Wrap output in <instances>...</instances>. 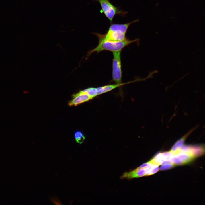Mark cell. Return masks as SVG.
I'll return each mask as SVG.
<instances>
[{"instance_id":"cell-9","label":"cell","mask_w":205,"mask_h":205,"mask_svg":"<svg viewBox=\"0 0 205 205\" xmlns=\"http://www.w3.org/2000/svg\"><path fill=\"white\" fill-rule=\"evenodd\" d=\"M81 91L86 93L93 98L98 95L97 88H89L82 90Z\"/></svg>"},{"instance_id":"cell-10","label":"cell","mask_w":205,"mask_h":205,"mask_svg":"<svg viewBox=\"0 0 205 205\" xmlns=\"http://www.w3.org/2000/svg\"><path fill=\"white\" fill-rule=\"evenodd\" d=\"M176 165L173 163L170 162L164 163L160 168V171L165 170L173 168Z\"/></svg>"},{"instance_id":"cell-8","label":"cell","mask_w":205,"mask_h":205,"mask_svg":"<svg viewBox=\"0 0 205 205\" xmlns=\"http://www.w3.org/2000/svg\"><path fill=\"white\" fill-rule=\"evenodd\" d=\"M74 137L77 142L79 144L82 143L85 139L84 134L80 131H77L75 132Z\"/></svg>"},{"instance_id":"cell-12","label":"cell","mask_w":205,"mask_h":205,"mask_svg":"<svg viewBox=\"0 0 205 205\" xmlns=\"http://www.w3.org/2000/svg\"><path fill=\"white\" fill-rule=\"evenodd\" d=\"M150 163V161H149L147 163H144V164H143L142 165H141L139 167V168L145 167H146L147 166V165H148Z\"/></svg>"},{"instance_id":"cell-6","label":"cell","mask_w":205,"mask_h":205,"mask_svg":"<svg viewBox=\"0 0 205 205\" xmlns=\"http://www.w3.org/2000/svg\"><path fill=\"white\" fill-rule=\"evenodd\" d=\"M144 176H146V173L144 168L138 167L132 171L124 173L120 177V179H131Z\"/></svg>"},{"instance_id":"cell-11","label":"cell","mask_w":205,"mask_h":205,"mask_svg":"<svg viewBox=\"0 0 205 205\" xmlns=\"http://www.w3.org/2000/svg\"><path fill=\"white\" fill-rule=\"evenodd\" d=\"M153 163L151 169L147 176L152 175L157 173L159 170V165L156 163Z\"/></svg>"},{"instance_id":"cell-2","label":"cell","mask_w":205,"mask_h":205,"mask_svg":"<svg viewBox=\"0 0 205 205\" xmlns=\"http://www.w3.org/2000/svg\"><path fill=\"white\" fill-rule=\"evenodd\" d=\"M99 43L97 46L88 52L90 55L95 52H99L103 50H108L113 52L120 51L124 47L134 42L138 41V39L132 40L127 39L122 41H113L105 40L99 38Z\"/></svg>"},{"instance_id":"cell-4","label":"cell","mask_w":205,"mask_h":205,"mask_svg":"<svg viewBox=\"0 0 205 205\" xmlns=\"http://www.w3.org/2000/svg\"><path fill=\"white\" fill-rule=\"evenodd\" d=\"M112 62V79L116 83H121L122 70L120 51L113 52Z\"/></svg>"},{"instance_id":"cell-5","label":"cell","mask_w":205,"mask_h":205,"mask_svg":"<svg viewBox=\"0 0 205 205\" xmlns=\"http://www.w3.org/2000/svg\"><path fill=\"white\" fill-rule=\"evenodd\" d=\"M72 97L73 99L70 101L68 104L69 106H76L93 99L87 93L83 92L81 91L73 94Z\"/></svg>"},{"instance_id":"cell-7","label":"cell","mask_w":205,"mask_h":205,"mask_svg":"<svg viewBox=\"0 0 205 205\" xmlns=\"http://www.w3.org/2000/svg\"><path fill=\"white\" fill-rule=\"evenodd\" d=\"M126 83H120L108 85L97 88L98 95H99L111 91L112 90Z\"/></svg>"},{"instance_id":"cell-1","label":"cell","mask_w":205,"mask_h":205,"mask_svg":"<svg viewBox=\"0 0 205 205\" xmlns=\"http://www.w3.org/2000/svg\"><path fill=\"white\" fill-rule=\"evenodd\" d=\"M139 20V19H137L124 24H112L105 34H96V35L99 38L103 40L113 41L124 40L127 39L126 37V34L130 25L132 23L138 22Z\"/></svg>"},{"instance_id":"cell-3","label":"cell","mask_w":205,"mask_h":205,"mask_svg":"<svg viewBox=\"0 0 205 205\" xmlns=\"http://www.w3.org/2000/svg\"><path fill=\"white\" fill-rule=\"evenodd\" d=\"M95 0L99 3L102 12L111 23L116 15L118 14L124 16L127 13V12L123 11L114 6L110 2V0Z\"/></svg>"}]
</instances>
